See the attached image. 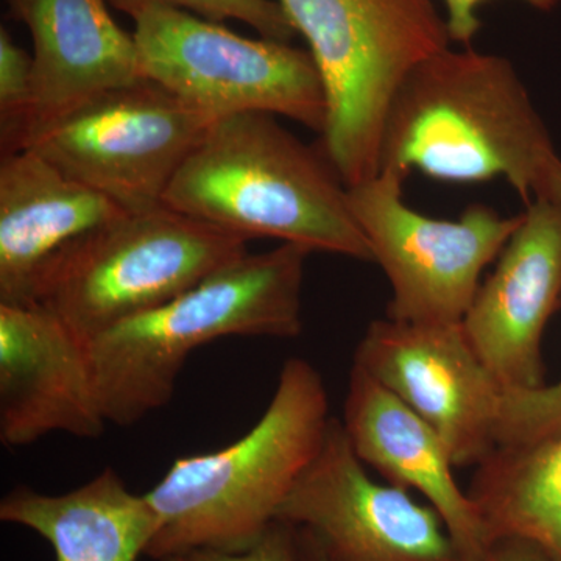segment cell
Listing matches in <instances>:
<instances>
[{"instance_id": "obj_12", "label": "cell", "mask_w": 561, "mask_h": 561, "mask_svg": "<svg viewBox=\"0 0 561 561\" xmlns=\"http://www.w3.org/2000/svg\"><path fill=\"white\" fill-rule=\"evenodd\" d=\"M560 309L561 205L538 197L461 321L505 393L545 386L542 337Z\"/></svg>"}, {"instance_id": "obj_17", "label": "cell", "mask_w": 561, "mask_h": 561, "mask_svg": "<svg viewBox=\"0 0 561 561\" xmlns=\"http://www.w3.org/2000/svg\"><path fill=\"white\" fill-rule=\"evenodd\" d=\"M0 522L36 531L57 561H138L158 531L146 494L128 490L113 468L62 494L16 486L0 501Z\"/></svg>"}, {"instance_id": "obj_25", "label": "cell", "mask_w": 561, "mask_h": 561, "mask_svg": "<svg viewBox=\"0 0 561 561\" xmlns=\"http://www.w3.org/2000/svg\"><path fill=\"white\" fill-rule=\"evenodd\" d=\"M297 561H330L312 535L300 527H297Z\"/></svg>"}, {"instance_id": "obj_20", "label": "cell", "mask_w": 561, "mask_h": 561, "mask_svg": "<svg viewBox=\"0 0 561 561\" xmlns=\"http://www.w3.org/2000/svg\"><path fill=\"white\" fill-rule=\"evenodd\" d=\"M33 94V58L0 28V147L2 154L25 149Z\"/></svg>"}, {"instance_id": "obj_24", "label": "cell", "mask_w": 561, "mask_h": 561, "mask_svg": "<svg viewBox=\"0 0 561 561\" xmlns=\"http://www.w3.org/2000/svg\"><path fill=\"white\" fill-rule=\"evenodd\" d=\"M482 561H551L540 546L518 537H505L491 542Z\"/></svg>"}, {"instance_id": "obj_5", "label": "cell", "mask_w": 561, "mask_h": 561, "mask_svg": "<svg viewBox=\"0 0 561 561\" xmlns=\"http://www.w3.org/2000/svg\"><path fill=\"white\" fill-rule=\"evenodd\" d=\"M323 79V151L346 187L379 173L383 121L416 65L448 47L431 0H278Z\"/></svg>"}, {"instance_id": "obj_18", "label": "cell", "mask_w": 561, "mask_h": 561, "mask_svg": "<svg viewBox=\"0 0 561 561\" xmlns=\"http://www.w3.org/2000/svg\"><path fill=\"white\" fill-rule=\"evenodd\" d=\"M490 541L518 537L561 561V434L496 448L476 467L470 490Z\"/></svg>"}, {"instance_id": "obj_10", "label": "cell", "mask_w": 561, "mask_h": 561, "mask_svg": "<svg viewBox=\"0 0 561 561\" xmlns=\"http://www.w3.org/2000/svg\"><path fill=\"white\" fill-rule=\"evenodd\" d=\"M276 519L309 531L330 561H463L434 507L373 481L335 416Z\"/></svg>"}, {"instance_id": "obj_8", "label": "cell", "mask_w": 561, "mask_h": 561, "mask_svg": "<svg viewBox=\"0 0 561 561\" xmlns=\"http://www.w3.org/2000/svg\"><path fill=\"white\" fill-rule=\"evenodd\" d=\"M217 117L151 80L102 92L33 133L25 149L127 213L160 206Z\"/></svg>"}, {"instance_id": "obj_21", "label": "cell", "mask_w": 561, "mask_h": 561, "mask_svg": "<svg viewBox=\"0 0 561 561\" xmlns=\"http://www.w3.org/2000/svg\"><path fill=\"white\" fill-rule=\"evenodd\" d=\"M142 2L147 0H110L114 9L125 14ZM160 2L191 11L203 20L217 22V24L227 20L242 21L265 39L290 43V39L298 35L278 0H160Z\"/></svg>"}, {"instance_id": "obj_9", "label": "cell", "mask_w": 561, "mask_h": 561, "mask_svg": "<svg viewBox=\"0 0 561 561\" xmlns=\"http://www.w3.org/2000/svg\"><path fill=\"white\" fill-rule=\"evenodd\" d=\"M400 176L379 172L348 187L351 210L370 243L373 262L390 283L387 319L405 323H460L523 214L502 217L471 205L460 219L423 216L405 205Z\"/></svg>"}, {"instance_id": "obj_1", "label": "cell", "mask_w": 561, "mask_h": 561, "mask_svg": "<svg viewBox=\"0 0 561 561\" xmlns=\"http://www.w3.org/2000/svg\"><path fill=\"white\" fill-rule=\"evenodd\" d=\"M560 164L512 62L471 46L416 65L383 121L379 172L401 180L412 171L448 183L504 179L529 205Z\"/></svg>"}, {"instance_id": "obj_14", "label": "cell", "mask_w": 561, "mask_h": 561, "mask_svg": "<svg viewBox=\"0 0 561 561\" xmlns=\"http://www.w3.org/2000/svg\"><path fill=\"white\" fill-rule=\"evenodd\" d=\"M343 430L359 459L393 485L420 493L442 516L461 560L482 561L491 541L478 505L454 478L440 435L386 387L353 365Z\"/></svg>"}, {"instance_id": "obj_23", "label": "cell", "mask_w": 561, "mask_h": 561, "mask_svg": "<svg viewBox=\"0 0 561 561\" xmlns=\"http://www.w3.org/2000/svg\"><path fill=\"white\" fill-rule=\"evenodd\" d=\"M486 0H445L448 9L449 39L463 44L465 47L471 46V41L481 31V21H479L478 11L481 3ZM534 9L541 11H551L559 5L560 0H526Z\"/></svg>"}, {"instance_id": "obj_2", "label": "cell", "mask_w": 561, "mask_h": 561, "mask_svg": "<svg viewBox=\"0 0 561 561\" xmlns=\"http://www.w3.org/2000/svg\"><path fill=\"white\" fill-rule=\"evenodd\" d=\"M164 205L245 238L278 239L309 253L373 262L348 187L324 151L273 114L219 117L190 154Z\"/></svg>"}, {"instance_id": "obj_13", "label": "cell", "mask_w": 561, "mask_h": 561, "mask_svg": "<svg viewBox=\"0 0 561 561\" xmlns=\"http://www.w3.org/2000/svg\"><path fill=\"white\" fill-rule=\"evenodd\" d=\"M103 416L88 342L49 309L0 305V442L22 448L51 432L99 438Z\"/></svg>"}, {"instance_id": "obj_3", "label": "cell", "mask_w": 561, "mask_h": 561, "mask_svg": "<svg viewBox=\"0 0 561 561\" xmlns=\"http://www.w3.org/2000/svg\"><path fill=\"white\" fill-rule=\"evenodd\" d=\"M331 419L317 368L300 357L284 362L271 404L245 435L219 451L180 457L147 491L158 516L147 557L253 548L316 459Z\"/></svg>"}, {"instance_id": "obj_7", "label": "cell", "mask_w": 561, "mask_h": 561, "mask_svg": "<svg viewBox=\"0 0 561 561\" xmlns=\"http://www.w3.org/2000/svg\"><path fill=\"white\" fill-rule=\"evenodd\" d=\"M135 21L140 68L210 116L267 113L323 135L328 99L309 50L272 39H250L217 22L160 0L128 11Z\"/></svg>"}, {"instance_id": "obj_19", "label": "cell", "mask_w": 561, "mask_h": 561, "mask_svg": "<svg viewBox=\"0 0 561 561\" xmlns=\"http://www.w3.org/2000/svg\"><path fill=\"white\" fill-rule=\"evenodd\" d=\"M549 197L561 205V171L552 181ZM561 434V379L540 389L505 393L496 448H518Z\"/></svg>"}, {"instance_id": "obj_15", "label": "cell", "mask_w": 561, "mask_h": 561, "mask_svg": "<svg viewBox=\"0 0 561 561\" xmlns=\"http://www.w3.org/2000/svg\"><path fill=\"white\" fill-rule=\"evenodd\" d=\"M33 39V133L102 92L146 80L133 33L114 21L110 0H5Z\"/></svg>"}, {"instance_id": "obj_11", "label": "cell", "mask_w": 561, "mask_h": 561, "mask_svg": "<svg viewBox=\"0 0 561 561\" xmlns=\"http://www.w3.org/2000/svg\"><path fill=\"white\" fill-rule=\"evenodd\" d=\"M437 431L457 468L497 446L505 390L460 323L371 321L354 364Z\"/></svg>"}, {"instance_id": "obj_16", "label": "cell", "mask_w": 561, "mask_h": 561, "mask_svg": "<svg viewBox=\"0 0 561 561\" xmlns=\"http://www.w3.org/2000/svg\"><path fill=\"white\" fill-rule=\"evenodd\" d=\"M127 210L33 149L0 161V305H32L41 276L70 243Z\"/></svg>"}, {"instance_id": "obj_6", "label": "cell", "mask_w": 561, "mask_h": 561, "mask_svg": "<svg viewBox=\"0 0 561 561\" xmlns=\"http://www.w3.org/2000/svg\"><path fill=\"white\" fill-rule=\"evenodd\" d=\"M247 243L162 203L66 247L41 276L35 302L90 342L197 286L249 253Z\"/></svg>"}, {"instance_id": "obj_4", "label": "cell", "mask_w": 561, "mask_h": 561, "mask_svg": "<svg viewBox=\"0 0 561 561\" xmlns=\"http://www.w3.org/2000/svg\"><path fill=\"white\" fill-rule=\"evenodd\" d=\"M302 247L243 254L160 308L88 342L95 389L108 424L128 427L172 400L187 357L224 337L301 334Z\"/></svg>"}, {"instance_id": "obj_22", "label": "cell", "mask_w": 561, "mask_h": 561, "mask_svg": "<svg viewBox=\"0 0 561 561\" xmlns=\"http://www.w3.org/2000/svg\"><path fill=\"white\" fill-rule=\"evenodd\" d=\"M154 561H297V527L276 519L253 548L242 552L198 548Z\"/></svg>"}]
</instances>
